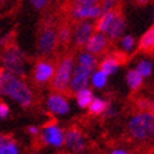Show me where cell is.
Segmentation results:
<instances>
[{"instance_id": "cell-1", "label": "cell", "mask_w": 154, "mask_h": 154, "mask_svg": "<svg viewBox=\"0 0 154 154\" xmlns=\"http://www.w3.org/2000/svg\"><path fill=\"white\" fill-rule=\"evenodd\" d=\"M0 98L11 99L23 108H29L34 103L33 90L21 79L6 69H0Z\"/></svg>"}, {"instance_id": "cell-2", "label": "cell", "mask_w": 154, "mask_h": 154, "mask_svg": "<svg viewBox=\"0 0 154 154\" xmlns=\"http://www.w3.org/2000/svg\"><path fill=\"white\" fill-rule=\"evenodd\" d=\"M128 133L135 140L148 142L154 139V112L139 110L128 120Z\"/></svg>"}, {"instance_id": "cell-3", "label": "cell", "mask_w": 154, "mask_h": 154, "mask_svg": "<svg viewBox=\"0 0 154 154\" xmlns=\"http://www.w3.org/2000/svg\"><path fill=\"white\" fill-rule=\"evenodd\" d=\"M2 64L3 68L9 70L14 74H17L19 76L25 75L28 72V59L24 55L18 47L15 45H9L8 48L4 49L2 53Z\"/></svg>"}, {"instance_id": "cell-4", "label": "cell", "mask_w": 154, "mask_h": 154, "mask_svg": "<svg viewBox=\"0 0 154 154\" xmlns=\"http://www.w3.org/2000/svg\"><path fill=\"white\" fill-rule=\"evenodd\" d=\"M74 66H75V61L73 57L66 55L60 59L58 66L55 68L54 76L51 79V87L55 91L65 93L66 90H69Z\"/></svg>"}, {"instance_id": "cell-5", "label": "cell", "mask_w": 154, "mask_h": 154, "mask_svg": "<svg viewBox=\"0 0 154 154\" xmlns=\"http://www.w3.org/2000/svg\"><path fill=\"white\" fill-rule=\"evenodd\" d=\"M64 132L57 123L50 122L47 125H44L40 130L39 137L40 142L44 145L53 148H61L64 145Z\"/></svg>"}, {"instance_id": "cell-6", "label": "cell", "mask_w": 154, "mask_h": 154, "mask_svg": "<svg viewBox=\"0 0 154 154\" xmlns=\"http://www.w3.org/2000/svg\"><path fill=\"white\" fill-rule=\"evenodd\" d=\"M58 44V30L53 25L43 26L38 39V49L43 55H49L54 51Z\"/></svg>"}, {"instance_id": "cell-7", "label": "cell", "mask_w": 154, "mask_h": 154, "mask_svg": "<svg viewBox=\"0 0 154 154\" xmlns=\"http://www.w3.org/2000/svg\"><path fill=\"white\" fill-rule=\"evenodd\" d=\"M94 70L93 69H89L87 66H83L80 64H76L74 66V70L72 74V79H70V87H69V90L76 93L78 90L87 88L90 83V76L91 73Z\"/></svg>"}, {"instance_id": "cell-8", "label": "cell", "mask_w": 154, "mask_h": 154, "mask_svg": "<svg viewBox=\"0 0 154 154\" xmlns=\"http://www.w3.org/2000/svg\"><path fill=\"white\" fill-rule=\"evenodd\" d=\"M95 32V25L93 23H90L89 20H79V23L75 25L72 39L73 43L75 44V47H85L87 42L89 40V38L93 35Z\"/></svg>"}, {"instance_id": "cell-9", "label": "cell", "mask_w": 154, "mask_h": 154, "mask_svg": "<svg viewBox=\"0 0 154 154\" xmlns=\"http://www.w3.org/2000/svg\"><path fill=\"white\" fill-rule=\"evenodd\" d=\"M102 4L94 5H76L73 4L70 9V15L75 20H93L102 15Z\"/></svg>"}, {"instance_id": "cell-10", "label": "cell", "mask_w": 154, "mask_h": 154, "mask_svg": "<svg viewBox=\"0 0 154 154\" xmlns=\"http://www.w3.org/2000/svg\"><path fill=\"white\" fill-rule=\"evenodd\" d=\"M64 147L73 153H80L87 148V139L80 130L70 128L64 134Z\"/></svg>"}, {"instance_id": "cell-11", "label": "cell", "mask_w": 154, "mask_h": 154, "mask_svg": "<svg viewBox=\"0 0 154 154\" xmlns=\"http://www.w3.org/2000/svg\"><path fill=\"white\" fill-rule=\"evenodd\" d=\"M47 106H48V110L54 115H65L69 113V109H70V105H69L66 97L63 93H60V91L51 93L48 97Z\"/></svg>"}, {"instance_id": "cell-12", "label": "cell", "mask_w": 154, "mask_h": 154, "mask_svg": "<svg viewBox=\"0 0 154 154\" xmlns=\"http://www.w3.org/2000/svg\"><path fill=\"white\" fill-rule=\"evenodd\" d=\"M55 73V65L48 60H39L34 66L33 76L38 84H47L50 82Z\"/></svg>"}, {"instance_id": "cell-13", "label": "cell", "mask_w": 154, "mask_h": 154, "mask_svg": "<svg viewBox=\"0 0 154 154\" xmlns=\"http://www.w3.org/2000/svg\"><path fill=\"white\" fill-rule=\"evenodd\" d=\"M108 44H109V38L104 33L94 32L85 44V50L94 54V55H98V54H102L108 48Z\"/></svg>"}, {"instance_id": "cell-14", "label": "cell", "mask_w": 154, "mask_h": 154, "mask_svg": "<svg viewBox=\"0 0 154 154\" xmlns=\"http://www.w3.org/2000/svg\"><path fill=\"white\" fill-rule=\"evenodd\" d=\"M125 28H127V23L124 20V18L118 13L117 17L114 18V20L112 21L110 26L108 28L105 35L109 38L112 40H117L122 35H124V32H125Z\"/></svg>"}, {"instance_id": "cell-15", "label": "cell", "mask_w": 154, "mask_h": 154, "mask_svg": "<svg viewBox=\"0 0 154 154\" xmlns=\"http://www.w3.org/2000/svg\"><path fill=\"white\" fill-rule=\"evenodd\" d=\"M138 48L144 53H153L154 51V25L150 26L145 32L138 42Z\"/></svg>"}, {"instance_id": "cell-16", "label": "cell", "mask_w": 154, "mask_h": 154, "mask_svg": "<svg viewBox=\"0 0 154 154\" xmlns=\"http://www.w3.org/2000/svg\"><path fill=\"white\" fill-rule=\"evenodd\" d=\"M20 149L11 137L0 134V154H19Z\"/></svg>"}, {"instance_id": "cell-17", "label": "cell", "mask_w": 154, "mask_h": 154, "mask_svg": "<svg viewBox=\"0 0 154 154\" xmlns=\"http://www.w3.org/2000/svg\"><path fill=\"white\" fill-rule=\"evenodd\" d=\"M94 98V94L88 87L87 88H83L80 90H78L75 93V100H76V104H78L79 108L82 109H85V108L89 106V104L91 103Z\"/></svg>"}, {"instance_id": "cell-18", "label": "cell", "mask_w": 154, "mask_h": 154, "mask_svg": "<svg viewBox=\"0 0 154 154\" xmlns=\"http://www.w3.org/2000/svg\"><path fill=\"white\" fill-rule=\"evenodd\" d=\"M143 76L138 73L137 69H130V70L127 72V75H125V82H127V85L130 90H138L142 84H143Z\"/></svg>"}, {"instance_id": "cell-19", "label": "cell", "mask_w": 154, "mask_h": 154, "mask_svg": "<svg viewBox=\"0 0 154 154\" xmlns=\"http://www.w3.org/2000/svg\"><path fill=\"white\" fill-rule=\"evenodd\" d=\"M119 66H120V60L114 55H109V57L104 58L100 63V69L103 72H105L108 75L117 73Z\"/></svg>"}, {"instance_id": "cell-20", "label": "cell", "mask_w": 154, "mask_h": 154, "mask_svg": "<svg viewBox=\"0 0 154 154\" xmlns=\"http://www.w3.org/2000/svg\"><path fill=\"white\" fill-rule=\"evenodd\" d=\"M108 75L105 72H103L100 68L98 70H94L91 73V76H90V83L95 89H102L108 83Z\"/></svg>"}, {"instance_id": "cell-21", "label": "cell", "mask_w": 154, "mask_h": 154, "mask_svg": "<svg viewBox=\"0 0 154 154\" xmlns=\"http://www.w3.org/2000/svg\"><path fill=\"white\" fill-rule=\"evenodd\" d=\"M108 105L109 104H108L106 100H104V99H102V98H95L94 97L91 103L88 106V110H89L90 114H93V115H102L105 112Z\"/></svg>"}, {"instance_id": "cell-22", "label": "cell", "mask_w": 154, "mask_h": 154, "mask_svg": "<svg viewBox=\"0 0 154 154\" xmlns=\"http://www.w3.org/2000/svg\"><path fill=\"white\" fill-rule=\"evenodd\" d=\"M76 64H80L83 66H87L89 69L95 70V68H97V58H95L94 54H91L89 51H83V53L79 54Z\"/></svg>"}, {"instance_id": "cell-23", "label": "cell", "mask_w": 154, "mask_h": 154, "mask_svg": "<svg viewBox=\"0 0 154 154\" xmlns=\"http://www.w3.org/2000/svg\"><path fill=\"white\" fill-rule=\"evenodd\" d=\"M135 69L143 78H148V76H150V74L153 72V64H152V61L148 60V59H142L139 63L137 64Z\"/></svg>"}, {"instance_id": "cell-24", "label": "cell", "mask_w": 154, "mask_h": 154, "mask_svg": "<svg viewBox=\"0 0 154 154\" xmlns=\"http://www.w3.org/2000/svg\"><path fill=\"white\" fill-rule=\"evenodd\" d=\"M119 43H120L122 49L124 51H127V53L132 51L135 48V45H137L135 38L132 36V35H122L119 38Z\"/></svg>"}, {"instance_id": "cell-25", "label": "cell", "mask_w": 154, "mask_h": 154, "mask_svg": "<svg viewBox=\"0 0 154 154\" xmlns=\"http://www.w3.org/2000/svg\"><path fill=\"white\" fill-rule=\"evenodd\" d=\"M72 29L69 25H61L58 29V43L61 44H68L69 42L72 40Z\"/></svg>"}, {"instance_id": "cell-26", "label": "cell", "mask_w": 154, "mask_h": 154, "mask_svg": "<svg viewBox=\"0 0 154 154\" xmlns=\"http://www.w3.org/2000/svg\"><path fill=\"white\" fill-rule=\"evenodd\" d=\"M138 106H139L140 110L154 112V102L148 100V99H140V100H138Z\"/></svg>"}, {"instance_id": "cell-27", "label": "cell", "mask_w": 154, "mask_h": 154, "mask_svg": "<svg viewBox=\"0 0 154 154\" xmlns=\"http://www.w3.org/2000/svg\"><path fill=\"white\" fill-rule=\"evenodd\" d=\"M30 4H32L36 10H43L49 4V0H30Z\"/></svg>"}, {"instance_id": "cell-28", "label": "cell", "mask_w": 154, "mask_h": 154, "mask_svg": "<svg viewBox=\"0 0 154 154\" xmlns=\"http://www.w3.org/2000/svg\"><path fill=\"white\" fill-rule=\"evenodd\" d=\"M10 114V108L6 103L0 102V119H5L9 117Z\"/></svg>"}, {"instance_id": "cell-29", "label": "cell", "mask_w": 154, "mask_h": 154, "mask_svg": "<svg viewBox=\"0 0 154 154\" xmlns=\"http://www.w3.org/2000/svg\"><path fill=\"white\" fill-rule=\"evenodd\" d=\"M100 0H74L73 4L76 5H94V4H99Z\"/></svg>"}, {"instance_id": "cell-30", "label": "cell", "mask_w": 154, "mask_h": 154, "mask_svg": "<svg viewBox=\"0 0 154 154\" xmlns=\"http://www.w3.org/2000/svg\"><path fill=\"white\" fill-rule=\"evenodd\" d=\"M28 133L33 137H38L40 133V128L36 125H30V127H28Z\"/></svg>"}, {"instance_id": "cell-31", "label": "cell", "mask_w": 154, "mask_h": 154, "mask_svg": "<svg viewBox=\"0 0 154 154\" xmlns=\"http://www.w3.org/2000/svg\"><path fill=\"white\" fill-rule=\"evenodd\" d=\"M110 153L112 154H128V150L124 148H115V149H112Z\"/></svg>"}, {"instance_id": "cell-32", "label": "cell", "mask_w": 154, "mask_h": 154, "mask_svg": "<svg viewBox=\"0 0 154 154\" xmlns=\"http://www.w3.org/2000/svg\"><path fill=\"white\" fill-rule=\"evenodd\" d=\"M148 2H149V0H137V3H138V4H140V5H145Z\"/></svg>"}, {"instance_id": "cell-33", "label": "cell", "mask_w": 154, "mask_h": 154, "mask_svg": "<svg viewBox=\"0 0 154 154\" xmlns=\"http://www.w3.org/2000/svg\"><path fill=\"white\" fill-rule=\"evenodd\" d=\"M153 20H154V13H153Z\"/></svg>"}, {"instance_id": "cell-34", "label": "cell", "mask_w": 154, "mask_h": 154, "mask_svg": "<svg viewBox=\"0 0 154 154\" xmlns=\"http://www.w3.org/2000/svg\"><path fill=\"white\" fill-rule=\"evenodd\" d=\"M2 2H3V0H0V3H2Z\"/></svg>"}, {"instance_id": "cell-35", "label": "cell", "mask_w": 154, "mask_h": 154, "mask_svg": "<svg viewBox=\"0 0 154 154\" xmlns=\"http://www.w3.org/2000/svg\"><path fill=\"white\" fill-rule=\"evenodd\" d=\"M113 2H114V0H113Z\"/></svg>"}]
</instances>
